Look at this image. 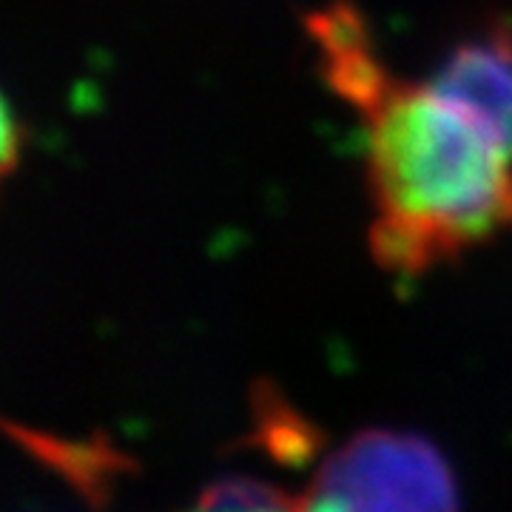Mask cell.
I'll list each match as a JSON object with an SVG mask.
<instances>
[{
	"label": "cell",
	"mask_w": 512,
	"mask_h": 512,
	"mask_svg": "<svg viewBox=\"0 0 512 512\" xmlns=\"http://www.w3.org/2000/svg\"><path fill=\"white\" fill-rule=\"evenodd\" d=\"M308 32L330 89L362 120L370 248L384 271L419 276L512 222V154L473 111L433 77L393 74L348 3L311 15Z\"/></svg>",
	"instance_id": "obj_1"
},
{
	"label": "cell",
	"mask_w": 512,
	"mask_h": 512,
	"mask_svg": "<svg viewBox=\"0 0 512 512\" xmlns=\"http://www.w3.org/2000/svg\"><path fill=\"white\" fill-rule=\"evenodd\" d=\"M302 512H458L453 473L419 436L370 430L319 467Z\"/></svg>",
	"instance_id": "obj_2"
},
{
	"label": "cell",
	"mask_w": 512,
	"mask_h": 512,
	"mask_svg": "<svg viewBox=\"0 0 512 512\" xmlns=\"http://www.w3.org/2000/svg\"><path fill=\"white\" fill-rule=\"evenodd\" d=\"M433 83L473 111L512 154V29L507 23H495L456 46L433 74Z\"/></svg>",
	"instance_id": "obj_3"
},
{
	"label": "cell",
	"mask_w": 512,
	"mask_h": 512,
	"mask_svg": "<svg viewBox=\"0 0 512 512\" xmlns=\"http://www.w3.org/2000/svg\"><path fill=\"white\" fill-rule=\"evenodd\" d=\"M188 512H302L299 498L279 493L259 481H222Z\"/></svg>",
	"instance_id": "obj_4"
},
{
	"label": "cell",
	"mask_w": 512,
	"mask_h": 512,
	"mask_svg": "<svg viewBox=\"0 0 512 512\" xmlns=\"http://www.w3.org/2000/svg\"><path fill=\"white\" fill-rule=\"evenodd\" d=\"M20 154V128L9 103L0 94V185L12 174Z\"/></svg>",
	"instance_id": "obj_5"
}]
</instances>
